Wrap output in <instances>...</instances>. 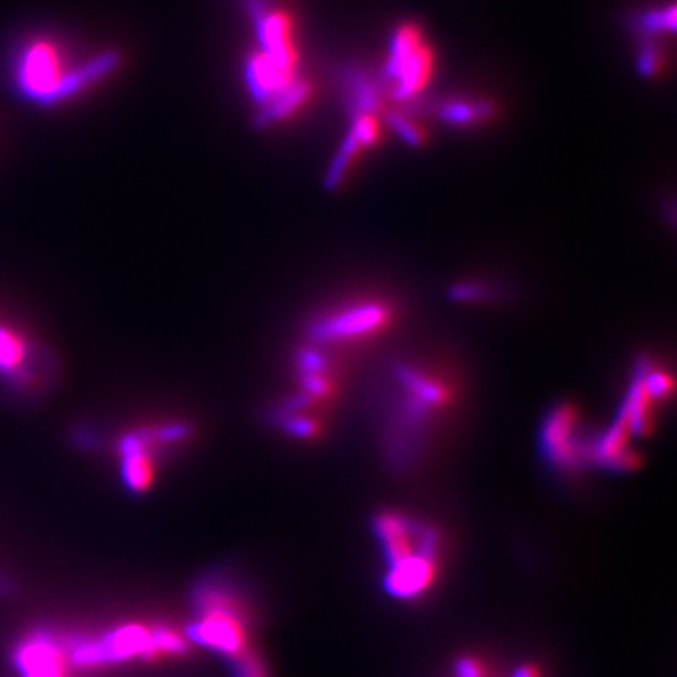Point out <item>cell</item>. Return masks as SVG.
I'll return each mask as SVG.
<instances>
[{
	"label": "cell",
	"mask_w": 677,
	"mask_h": 677,
	"mask_svg": "<svg viewBox=\"0 0 677 677\" xmlns=\"http://www.w3.org/2000/svg\"><path fill=\"white\" fill-rule=\"evenodd\" d=\"M373 529L386 561V591L399 600L424 597L439 572L441 536L437 529L399 512L378 514Z\"/></svg>",
	"instance_id": "6da1fadb"
},
{
	"label": "cell",
	"mask_w": 677,
	"mask_h": 677,
	"mask_svg": "<svg viewBox=\"0 0 677 677\" xmlns=\"http://www.w3.org/2000/svg\"><path fill=\"white\" fill-rule=\"evenodd\" d=\"M234 676L269 677V670L264 659L254 649H247L234 659Z\"/></svg>",
	"instance_id": "4fadbf2b"
},
{
	"label": "cell",
	"mask_w": 677,
	"mask_h": 677,
	"mask_svg": "<svg viewBox=\"0 0 677 677\" xmlns=\"http://www.w3.org/2000/svg\"><path fill=\"white\" fill-rule=\"evenodd\" d=\"M394 315L392 303L380 298L343 301L316 318L311 337L322 348L358 347L388 330Z\"/></svg>",
	"instance_id": "5b68a950"
},
{
	"label": "cell",
	"mask_w": 677,
	"mask_h": 677,
	"mask_svg": "<svg viewBox=\"0 0 677 677\" xmlns=\"http://www.w3.org/2000/svg\"><path fill=\"white\" fill-rule=\"evenodd\" d=\"M108 59L93 63L76 64L74 57L63 44L51 38H38L29 42L17 61L19 87L40 102H55L83 87L87 81L106 72Z\"/></svg>",
	"instance_id": "3957f363"
},
{
	"label": "cell",
	"mask_w": 677,
	"mask_h": 677,
	"mask_svg": "<svg viewBox=\"0 0 677 677\" xmlns=\"http://www.w3.org/2000/svg\"><path fill=\"white\" fill-rule=\"evenodd\" d=\"M593 442L595 439L587 441L583 437L578 416L570 407H559L544 424V454L561 471H574L593 463Z\"/></svg>",
	"instance_id": "8992f818"
},
{
	"label": "cell",
	"mask_w": 677,
	"mask_h": 677,
	"mask_svg": "<svg viewBox=\"0 0 677 677\" xmlns=\"http://www.w3.org/2000/svg\"><path fill=\"white\" fill-rule=\"evenodd\" d=\"M16 666L23 677H64L63 646L46 632H36L16 649Z\"/></svg>",
	"instance_id": "8fae6325"
},
{
	"label": "cell",
	"mask_w": 677,
	"mask_h": 677,
	"mask_svg": "<svg viewBox=\"0 0 677 677\" xmlns=\"http://www.w3.org/2000/svg\"><path fill=\"white\" fill-rule=\"evenodd\" d=\"M198 619L189 636L200 646L219 651L232 661L249 647V612L243 599L226 583H202L194 593Z\"/></svg>",
	"instance_id": "277c9868"
},
{
	"label": "cell",
	"mask_w": 677,
	"mask_h": 677,
	"mask_svg": "<svg viewBox=\"0 0 677 677\" xmlns=\"http://www.w3.org/2000/svg\"><path fill=\"white\" fill-rule=\"evenodd\" d=\"M394 424L388 437V454L395 467H407L422 450L427 433L452 409L454 386L441 373L403 363L394 369Z\"/></svg>",
	"instance_id": "7a4b0ae2"
},
{
	"label": "cell",
	"mask_w": 677,
	"mask_h": 677,
	"mask_svg": "<svg viewBox=\"0 0 677 677\" xmlns=\"http://www.w3.org/2000/svg\"><path fill=\"white\" fill-rule=\"evenodd\" d=\"M134 657H151V630L142 625H126L111 630L102 638L74 644L70 651V659L78 666L123 662Z\"/></svg>",
	"instance_id": "52a82bcc"
},
{
	"label": "cell",
	"mask_w": 677,
	"mask_h": 677,
	"mask_svg": "<svg viewBox=\"0 0 677 677\" xmlns=\"http://www.w3.org/2000/svg\"><path fill=\"white\" fill-rule=\"evenodd\" d=\"M187 642L185 638L174 629L168 627H158L151 630V657L157 655H183L187 653Z\"/></svg>",
	"instance_id": "7c38bea8"
},
{
	"label": "cell",
	"mask_w": 677,
	"mask_h": 677,
	"mask_svg": "<svg viewBox=\"0 0 677 677\" xmlns=\"http://www.w3.org/2000/svg\"><path fill=\"white\" fill-rule=\"evenodd\" d=\"M181 426L143 429L121 442V474L132 491H145L155 478V450L160 444L181 441L185 437Z\"/></svg>",
	"instance_id": "ba28073f"
},
{
	"label": "cell",
	"mask_w": 677,
	"mask_h": 677,
	"mask_svg": "<svg viewBox=\"0 0 677 677\" xmlns=\"http://www.w3.org/2000/svg\"><path fill=\"white\" fill-rule=\"evenodd\" d=\"M40 365L44 362H40L38 348L34 347L31 339L0 322V377L12 380L21 388H29L40 378Z\"/></svg>",
	"instance_id": "30bf717a"
},
{
	"label": "cell",
	"mask_w": 677,
	"mask_h": 677,
	"mask_svg": "<svg viewBox=\"0 0 677 677\" xmlns=\"http://www.w3.org/2000/svg\"><path fill=\"white\" fill-rule=\"evenodd\" d=\"M390 70L397 98H410L424 89L431 74V55L416 29L405 27L395 34Z\"/></svg>",
	"instance_id": "9c48e42d"
}]
</instances>
